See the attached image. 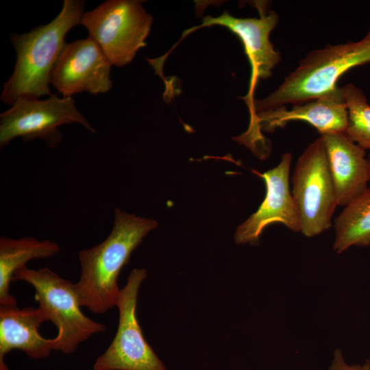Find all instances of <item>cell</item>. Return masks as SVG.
<instances>
[{
	"instance_id": "obj_1",
	"label": "cell",
	"mask_w": 370,
	"mask_h": 370,
	"mask_svg": "<svg viewBox=\"0 0 370 370\" xmlns=\"http://www.w3.org/2000/svg\"><path fill=\"white\" fill-rule=\"evenodd\" d=\"M157 226L152 219L115 209L113 225L107 238L79 252L81 275L74 286L81 307L103 314L115 306L122 268L144 237Z\"/></svg>"
},
{
	"instance_id": "obj_2",
	"label": "cell",
	"mask_w": 370,
	"mask_h": 370,
	"mask_svg": "<svg viewBox=\"0 0 370 370\" xmlns=\"http://www.w3.org/2000/svg\"><path fill=\"white\" fill-rule=\"evenodd\" d=\"M85 3L64 0L58 15L50 23L25 34L14 33L11 41L16 53L14 71L4 84L1 101L12 106L18 99L51 96L50 77L64 48L66 34L81 24Z\"/></svg>"
},
{
	"instance_id": "obj_3",
	"label": "cell",
	"mask_w": 370,
	"mask_h": 370,
	"mask_svg": "<svg viewBox=\"0 0 370 370\" xmlns=\"http://www.w3.org/2000/svg\"><path fill=\"white\" fill-rule=\"evenodd\" d=\"M370 63V29L357 42L327 45L308 53L298 66L268 96L254 99L250 120L259 112L300 103L334 91L339 78L349 69Z\"/></svg>"
},
{
	"instance_id": "obj_4",
	"label": "cell",
	"mask_w": 370,
	"mask_h": 370,
	"mask_svg": "<svg viewBox=\"0 0 370 370\" xmlns=\"http://www.w3.org/2000/svg\"><path fill=\"white\" fill-rule=\"evenodd\" d=\"M18 280L34 287L38 307L47 315L48 321L56 326V351L73 353L81 343L106 330L103 324L93 321L82 312L74 284L50 269L36 270L25 267L15 273L13 281Z\"/></svg>"
},
{
	"instance_id": "obj_5",
	"label": "cell",
	"mask_w": 370,
	"mask_h": 370,
	"mask_svg": "<svg viewBox=\"0 0 370 370\" xmlns=\"http://www.w3.org/2000/svg\"><path fill=\"white\" fill-rule=\"evenodd\" d=\"M138 0H108L84 12L81 25L101 49L112 65L130 63L145 42L153 18Z\"/></svg>"
},
{
	"instance_id": "obj_6",
	"label": "cell",
	"mask_w": 370,
	"mask_h": 370,
	"mask_svg": "<svg viewBox=\"0 0 370 370\" xmlns=\"http://www.w3.org/2000/svg\"><path fill=\"white\" fill-rule=\"evenodd\" d=\"M291 179V193L300 217L301 233L314 237L328 230L338 201L321 136L299 156Z\"/></svg>"
},
{
	"instance_id": "obj_7",
	"label": "cell",
	"mask_w": 370,
	"mask_h": 370,
	"mask_svg": "<svg viewBox=\"0 0 370 370\" xmlns=\"http://www.w3.org/2000/svg\"><path fill=\"white\" fill-rule=\"evenodd\" d=\"M72 123L80 124L90 132H96L77 110L72 97L59 98L51 95L45 100L20 98L0 114V147L4 148L21 137L25 142L39 138L54 148L63 138L58 127Z\"/></svg>"
},
{
	"instance_id": "obj_8",
	"label": "cell",
	"mask_w": 370,
	"mask_h": 370,
	"mask_svg": "<svg viewBox=\"0 0 370 370\" xmlns=\"http://www.w3.org/2000/svg\"><path fill=\"white\" fill-rule=\"evenodd\" d=\"M147 272L134 269L120 290L116 305L119 313L114 339L96 359L94 370H166L143 336L136 317L138 293Z\"/></svg>"
},
{
	"instance_id": "obj_9",
	"label": "cell",
	"mask_w": 370,
	"mask_h": 370,
	"mask_svg": "<svg viewBox=\"0 0 370 370\" xmlns=\"http://www.w3.org/2000/svg\"><path fill=\"white\" fill-rule=\"evenodd\" d=\"M293 121H303L309 123L321 135L345 134L348 112L341 88L338 87L325 96L293 104L290 110L281 106L259 112L250 121L247 131L234 139L248 147L259 158H262L269 153L270 146L260 130L273 132L278 127H284Z\"/></svg>"
},
{
	"instance_id": "obj_10",
	"label": "cell",
	"mask_w": 370,
	"mask_h": 370,
	"mask_svg": "<svg viewBox=\"0 0 370 370\" xmlns=\"http://www.w3.org/2000/svg\"><path fill=\"white\" fill-rule=\"evenodd\" d=\"M255 4L260 13L259 18H237L225 10L217 17H204L201 25L185 30L182 34L183 38L199 28L220 25L227 27L240 38L251 66L248 92L241 97L249 110L254 100V92L258 79L270 77L281 59L269 40V35L278 24L279 17L273 10L266 9L264 3L257 1Z\"/></svg>"
},
{
	"instance_id": "obj_11",
	"label": "cell",
	"mask_w": 370,
	"mask_h": 370,
	"mask_svg": "<svg viewBox=\"0 0 370 370\" xmlns=\"http://www.w3.org/2000/svg\"><path fill=\"white\" fill-rule=\"evenodd\" d=\"M112 64L90 36L66 43L52 70L50 84L63 97L106 93L112 86Z\"/></svg>"
},
{
	"instance_id": "obj_12",
	"label": "cell",
	"mask_w": 370,
	"mask_h": 370,
	"mask_svg": "<svg viewBox=\"0 0 370 370\" xmlns=\"http://www.w3.org/2000/svg\"><path fill=\"white\" fill-rule=\"evenodd\" d=\"M291 161V153L286 152L276 166L262 173L252 171L264 180L266 194L258 210L238 226L234 234L236 243L258 244L264 230L274 223L301 232L299 211L289 186Z\"/></svg>"
},
{
	"instance_id": "obj_13",
	"label": "cell",
	"mask_w": 370,
	"mask_h": 370,
	"mask_svg": "<svg viewBox=\"0 0 370 370\" xmlns=\"http://www.w3.org/2000/svg\"><path fill=\"white\" fill-rule=\"evenodd\" d=\"M321 137L326 149L338 206H345L368 188L366 150L345 133L326 134Z\"/></svg>"
},
{
	"instance_id": "obj_14",
	"label": "cell",
	"mask_w": 370,
	"mask_h": 370,
	"mask_svg": "<svg viewBox=\"0 0 370 370\" xmlns=\"http://www.w3.org/2000/svg\"><path fill=\"white\" fill-rule=\"evenodd\" d=\"M48 321L39 308L0 306V370H9L4 356L12 349H19L33 358L48 357L55 350V340L45 338L40 325Z\"/></svg>"
},
{
	"instance_id": "obj_15",
	"label": "cell",
	"mask_w": 370,
	"mask_h": 370,
	"mask_svg": "<svg viewBox=\"0 0 370 370\" xmlns=\"http://www.w3.org/2000/svg\"><path fill=\"white\" fill-rule=\"evenodd\" d=\"M58 245L49 239L40 241L32 236L21 238H0V306H15L10 293L15 273L33 259L49 258L60 252Z\"/></svg>"
},
{
	"instance_id": "obj_16",
	"label": "cell",
	"mask_w": 370,
	"mask_h": 370,
	"mask_svg": "<svg viewBox=\"0 0 370 370\" xmlns=\"http://www.w3.org/2000/svg\"><path fill=\"white\" fill-rule=\"evenodd\" d=\"M334 250L370 245V188L344 206L334 220Z\"/></svg>"
},
{
	"instance_id": "obj_17",
	"label": "cell",
	"mask_w": 370,
	"mask_h": 370,
	"mask_svg": "<svg viewBox=\"0 0 370 370\" xmlns=\"http://www.w3.org/2000/svg\"><path fill=\"white\" fill-rule=\"evenodd\" d=\"M348 112L345 134L365 150L370 151V106L363 92L352 84L341 87Z\"/></svg>"
},
{
	"instance_id": "obj_18",
	"label": "cell",
	"mask_w": 370,
	"mask_h": 370,
	"mask_svg": "<svg viewBox=\"0 0 370 370\" xmlns=\"http://www.w3.org/2000/svg\"><path fill=\"white\" fill-rule=\"evenodd\" d=\"M328 370H370V360L367 359L362 365H348L344 360L342 352L336 349Z\"/></svg>"
},
{
	"instance_id": "obj_19",
	"label": "cell",
	"mask_w": 370,
	"mask_h": 370,
	"mask_svg": "<svg viewBox=\"0 0 370 370\" xmlns=\"http://www.w3.org/2000/svg\"><path fill=\"white\" fill-rule=\"evenodd\" d=\"M367 162L369 166V182H370V153L367 156Z\"/></svg>"
}]
</instances>
